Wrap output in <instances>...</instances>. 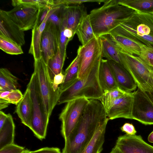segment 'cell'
Here are the masks:
<instances>
[{
  "label": "cell",
  "instance_id": "1",
  "mask_svg": "<svg viewBox=\"0 0 153 153\" xmlns=\"http://www.w3.org/2000/svg\"><path fill=\"white\" fill-rule=\"evenodd\" d=\"M100 101L89 100L76 126L65 140L62 153H80L94 135L99 126L108 118Z\"/></svg>",
  "mask_w": 153,
  "mask_h": 153
},
{
  "label": "cell",
  "instance_id": "2",
  "mask_svg": "<svg viewBox=\"0 0 153 153\" xmlns=\"http://www.w3.org/2000/svg\"><path fill=\"white\" fill-rule=\"evenodd\" d=\"M101 7L94 9L89 14L94 33L97 38L108 35L124 23L135 12L120 5L117 0H106Z\"/></svg>",
  "mask_w": 153,
  "mask_h": 153
},
{
  "label": "cell",
  "instance_id": "3",
  "mask_svg": "<svg viewBox=\"0 0 153 153\" xmlns=\"http://www.w3.org/2000/svg\"><path fill=\"white\" fill-rule=\"evenodd\" d=\"M102 59L97 62L86 78L82 79H77L70 86L60 92L57 104L66 103L81 98L99 100L103 93L98 76Z\"/></svg>",
  "mask_w": 153,
  "mask_h": 153
},
{
  "label": "cell",
  "instance_id": "4",
  "mask_svg": "<svg viewBox=\"0 0 153 153\" xmlns=\"http://www.w3.org/2000/svg\"><path fill=\"white\" fill-rule=\"evenodd\" d=\"M120 63L128 71L137 87L153 105V68L140 57L122 50L118 51Z\"/></svg>",
  "mask_w": 153,
  "mask_h": 153
},
{
  "label": "cell",
  "instance_id": "5",
  "mask_svg": "<svg viewBox=\"0 0 153 153\" xmlns=\"http://www.w3.org/2000/svg\"><path fill=\"white\" fill-rule=\"evenodd\" d=\"M120 33L147 46H153V14L135 11L114 28Z\"/></svg>",
  "mask_w": 153,
  "mask_h": 153
},
{
  "label": "cell",
  "instance_id": "6",
  "mask_svg": "<svg viewBox=\"0 0 153 153\" xmlns=\"http://www.w3.org/2000/svg\"><path fill=\"white\" fill-rule=\"evenodd\" d=\"M27 88L30 91L32 103V115L29 128L38 139L45 138L49 118L45 113L40 97L36 73L32 75Z\"/></svg>",
  "mask_w": 153,
  "mask_h": 153
},
{
  "label": "cell",
  "instance_id": "7",
  "mask_svg": "<svg viewBox=\"0 0 153 153\" xmlns=\"http://www.w3.org/2000/svg\"><path fill=\"white\" fill-rule=\"evenodd\" d=\"M34 71L36 75L39 93L43 108L47 115L50 117L53 108L57 104L60 90L54 91L47 65L42 57L39 59L34 60Z\"/></svg>",
  "mask_w": 153,
  "mask_h": 153
},
{
  "label": "cell",
  "instance_id": "8",
  "mask_svg": "<svg viewBox=\"0 0 153 153\" xmlns=\"http://www.w3.org/2000/svg\"><path fill=\"white\" fill-rule=\"evenodd\" d=\"M89 100L81 98L66 103L59 115L61 133L65 140L75 128L83 114Z\"/></svg>",
  "mask_w": 153,
  "mask_h": 153
},
{
  "label": "cell",
  "instance_id": "9",
  "mask_svg": "<svg viewBox=\"0 0 153 153\" xmlns=\"http://www.w3.org/2000/svg\"><path fill=\"white\" fill-rule=\"evenodd\" d=\"M79 57L80 70L78 79L86 78L97 62L102 58L101 42L95 37L85 45L79 46L77 51Z\"/></svg>",
  "mask_w": 153,
  "mask_h": 153
},
{
  "label": "cell",
  "instance_id": "10",
  "mask_svg": "<svg viewBox=\"0 0 153 153\" xmlns=\"http://www.w3.org/2000/svg\"><path fill=\"white\" fill-rule=\"evenodd\" d=\"M41 9L34 7L21 5L16 6L7 13L11 19L24 31L34 28Z\"/></svg>",
  "mask_w": 153,
  "mask_h": 153
},
{
  "label": "cell",
  "instance_id": "11",
  "mask_svg": "<svg viewBox=\"0 0 153 153\" xmlns=\"http://www.w3.org/2000/svg\"><path fill=\"white\" fill-rule=\"evenodd\" d=\"M133 93L131 119L145 125H153V105L139 88Z\"/></svg>",
  "mask_w": 153,
  "mask_h": 153
},
{
  "label": "cell",
  "instance_id": "12",
  "mask_svg": "<svg viewBox=\"0 0 153 153\" xmlns=\"http://www.w3.org/2000/svg\"><path fill=\"white\" fill-rule=\"evenodd\" d=\"M41 46L42 58L47 65L49 60L56 53L59 47L58 29L48 21L42 33Z\"/></svg>",
  "mask_w": 153,
  "mask_h": 153
},
{
  "label": "cell",
  "instance_id": "13",
  "mask_svg": "<svg viewBox=\"0 0 153 153\" xmlns=\"http://www.w3.org/2000/svg\"><path fill=\"white\" fill-rule=\"evenodd\" d=\"M115 146L122 153H153V146L145 142L140 135L120 136Z\"/></svg>",
  "mask_w": 153,
  "mask_h": 153
},
{
  "label": "cell",
  "instance_id": "14",
  "mask_svg": "<svg viewBox=\"0 0 153 153\" xmlns=\"http://www.w3.org/2000/svg\"><path fill=\"white\" fill-rule=\"evenodd\" d=\"M24 31L21 30L11 19L7 11L0 10V36L20 46L25 43Z\"/></svg>",
  "mask_w": 153,
  "mask_h": 153
},
{
  "label": "cell",
  "instance_id": "15",
  "mask_svg": "<svg viewBox=\"0 0 153 153\" xmlns=\"http://www.w3.org/2000/svg\"><path fill=\"white\" fill-rule=\"evenodd\" d=\"M133 93H127L117 100L106 113L109 120L118 118L132 119L131 111Z\"/></svg>",
  "mask_w": 153,
  "mask_h": 153
},
{
  "label": "cell",
  "instance_id": "16",
  "mask_svg": "<svg viewBox=\"0 0 153 153\" xmlns=\"http://www.w3.org/2000/svg\"><path fill=\"white\" fill-rule=\"evenodd\" d=\"M108 61L117 86L127 93L135 91L137 85L131 74L123 66L112 60Z\"/></svg>",
  "mask_w": 153,
  "mask_h": 153
},
{
  "label": "cell",
  "instance_id": "17",
  "mask_svg": "<svg viewBox=\"0 0 153 153\" xmlns=\"http://www.w3.org/2000/svg\"><path fill=\"white\" fill-rule=\"evenodd\" d=\"M108 35L117 48L131 54L140 55L144 44L120 33L115 29Z\"/></svg>",
  "mask_w": 153,
  "mask_h": 153
},
{
  "label": "cell",
  "instance_id": "18",
  "mask_svg": "<svg viewBox=\"0 0 153 153\" xmlns=\"http://www.w3.org/2000/svg\"><path fill=\"white\" fill-rule=\"evenodd\" d=\"M58 6H56L53 7L43 22L39 26L36 24L32 29V39L29 53L33 56L34 60L39 59L42 57L41 42L42 33L49 17L56 10Z\"/></svg>",
  "mask_w": 153,
  "mask_h": 153
},
{
  "label": "cell",
  "instance_id": "19",
  "mask_svg": "<svg viewBox=\"0 0 153 153\" xmlns=\"http://www.w3.org/2000/svg\"><path fill=\"white\" fill-rule=\"evenodd\" d=\"M65 11L67 27L71 30L75 35L78 27L88 15L86 8L83 5H66Z\"/></svg>",
  "mask_w": 153,
  "mask_h": 153
},
{
  "label": "cell",
  "instance_id": "20",
  "mask_svg": "<svg viewBox=\"0 0 153 153\" xmlns=\"http://www.w3.org/2000/svg\"><path fill=\"white\" fill-rule=\"evenodd\" d=\"M15 112L21 122L29 128L32 115V103L30 90L27 89L23 97L16 105Z\"/></svg>",
  "mask_w": 153,
  "mask_h": 153
},
{
  "label": "cell",
  "instance_id": "21",
  "mask_svg": "<svg viewBox=\"0 0 153 153\" xmlns=\"http://www.w3.org/2000/svg\"><path fill=\"white\" fill-rule=\"evenodd\" d=\"M108 118L97 128L92 138L80 153H101L103 149Z\"/></svg>",
  "mask_w": 153,
  "mask_h": 153
},
{
  "label": "cell",
  "instance_id": "22",
  "mask_svg": "<svg viewBox=\"0 0 153 153\" xmlns=\"http://www.w3.org/2000/svg\"><path fill=\"white\" fill-rule=\"evenodd\" d=\"M99 79L104 92L114 89L117 87L112 71L108 60L102 59L99 71Z\"/></svg>",
  "mask_w": 153,
  "mask_h": 153
},
{
  "label": "cell",
  "instance_id": "23",
  "mask_svg": "<svg viewBox=\"0 0 153 153\" xmlns=\"http://www.w3.org/2000/svg\"><path fill=\"white\" fill-rule=\"evenodd\" d=\"M15 130L14 123L12 115L9 113L3 126L0 128V149L14 143Z\"/></svg>",
  "mask_w": 153,
  "mask_h": 153
},
{
  "label": "cell",
  "instance_id": "24",
  "mask_svg": "<svg viewBox=\"0 0 153 153\" xmlns=\"http://www.w3.org/2000/svg\"><path fill=\"white\" fill-rule=\"evenodd\" d=\"M80 70L79 57L78 54L71 62L64 73L63 83L59 86L60 92L72 85L78 78Z\"/></svg>",
  "mask_w": 153,
  "mask_h": 153
},
{
  "label": "cell",
  "instance_id": "25",
  "mask_svg": "<svg viewBox=\"0 0 153 153\" xmlns=\"http://www.w3.org/2000/svg\"><path fill=\"white\" fill-rule=\"evenodd\" d=\"M102 44V55L109 60L120 63L117 48L111 40L108 35L99 37Z\"/></svg>",
  "mask_w": 153,
  "mask_h": 153
},
{
  "label": "cell",
  "instance_id": "26",
  "mask_svg": "<svg viewBox=\"0 0 153 153\" xmlns=\"http://www.w3.org/2000/svg\"><path fill=\"white\" fill-rule=\"evenodd\" d=\"M118 3L140 12L153 14V0H117Z\"/></svg>",
  "mask_w": 153,
  "mask_h": 153
},
{
  "label": "cell",
  "instance_id": "27",
  "mask_svg": "<svg viewBox=\"0 0 153 153\" xmlns=\"http://www.w3.org/2000/svg\"><path fill=\"white\" fill-rule=\"evenodd\" d=\"M76 34L82 45H85L91 39L96 37L89 15L88 14L84 18L77 29Z\"/></svg>",
  "mask_w": 153,
  "mask_h": 153
},
{
  "label": "cell",
  "instance_id": "28",
  "mask_svg": "<svg viewBox=\"0 0 153 153\" xmlns=\"http://www.w3.org/2000/svg\"><path fill=\"white\" fill-rule=\"evenodd\" d=\"M18 79L7 68L0 69V91L17 89Z\"/></svg>",
  "mask_w": 153,
  "mask_h": 153
},
{
  "label": "cell",
  "instance_id": "29",
  "mask_svg": "<svg viewBox=\"0 0 153 153\" xmlns=\"http://www.w3.org/2000/svg\"><path fill=\"white\" fill-rule=\"evenodd\" d=\"M65 60L59 47L56 53L49 60L47 64L48 74L52 82L54 76L62 72Z\"/></svg>",
  "mask_w": 153,
  "mask_h": 153
},
{
  "label": "cell",
  "instance_id": "30",
  "mask_svg": "<svg viewBox=\"0 0 153 153\" xmlns=\"http://www.w3.org/2000/svg\"><path fill=\"white\" fill-rule=\"evenodd\" d=\"M127 93L117 87L111 90L104 92L99 100L107 113L112 107L115 101Z\"/></svg>",
  "mask_w": 153,
  "mask_h": 153
},
{
  "label": "cell",
  "instance_id": "31",
  "mask_svg": "<svg viewBox=\"0 0 153 153\" xmlns=\"http://www.w3.org/2000/svg\"><path fill=\"white\" fill-rule=\"evenodd\" d=\"M12 5L15 7L18 6H33L42 9L54 7L53 0H13Z\"/></svg>",
  "mask_w": 153,
  "mask_h": 153
},
{
  "label": "cell",
  "instance_id": "32",
  "mask_svg": "<svg viewBox=\"0 0 153 153\" xmlns=\"http://www.w3.org/2000/svg\"><path fill=\"white\" fill-rule=\"evenodd\" d=\"M0 48L5 53L11 55L23 53L21 46L1 36H0Z\"/></svg>",
  "mask_w": 153,
  "mask_h": 153
},
{
  "label": "cell",
  "instance_id": "33",
  "mask_svg": "<svg viewBox=\"0 0 153 153\" xmlns=\"http://www.w3.org/2000/svg\"><path fill=\"white\" fill-rule=\"evenodd\" d=\"M23 97V95L19 89L0 91V99L8 103L17 105Z\"/></svg>",
  "mask_w": 153,
  "mask_h": 153
},
{
  "label": "cell",
  "instance_id": "34",
  "mask_svg": "<svg viewBox=\"0 0 153 153\" xmlns=\"http://www.w3.org/2000/svg\"><path fill=\"white\" fill-rule=\"evenodd\" d=\"M66 9V7H65ZM67 26L66 11L62 21L61 25L58 30L59 47L62 56L65 60L66 56V49L69 41L64 35L63 31L66 27Z\"/></svg>",
  "mask_w": 153,
  "mask_h": 153
},
{
  "label": "cell",
  "instance_id": "35",
  "mask_svg": "<svg viewBox=\"0 0 153 153\" xmlns=\"http://www.w3.org/2000/svg\"><path fill=\"white\" fill-rule=\"evenodd\" d=\"M66 6L62 4L59 5L56 10L51 14L47 21L56 26L58 30L64 15Z\"/></svg>",
  "mask_w": 153,
  "mask_h": 153
},
{
  "label": "cell",
  "instance_id": "36",
  "mask_svg": "<svg viewBox=\"0 0 153 153\" xmlns=\"http://www.w3.org/2000/svg\"><path fill=\"white\" fill-rule=\"evenodd\" d=\"M146 63L153 68V46L144 45L139 56Z\"/></svg>",
  "mask_w": 153,
  "mask_h": 153
},
{
  "label": "cell",
  "instance_id": "37",
  "mask_svg": "<svg viewBox=\"0 0 153 153\" xmlns=\"http://www.w3.org/2000/svg\"><path fill=\"white\" fill-rule=\"evenodd\" d=\"M106 0H54V5L58 6L60 5H69V4H81L85 2H97L100 4L104 2Z\"/></svg>",
  "mask_w": 153,
  "mask_h": 153
},
{
  "label": "cell",
  "instance_id": "38",
  "mask_svg": "<svg viewBox=\"0 0 153 153\" xmlns=\"http://www.w3.org/2000/svg\"><path fill=\"white\" fill-rule=\"evenodd\" d=\"M25 148L14 143L8 145L0 149V153H22Z\"/></svg>",
  "mask_w": 153,
  "mask_h": 153
},
{
  "label": "cell",
  "instance_id": "39",
  "mask_svg": "<svg viewBox=\"0 0 153 153\" xmlns=\"http://www.w3.org/2000/svg\"><path fill=\"white\" fill-rule=\"evenodd\" d=\"M64 78L65 76L62 72L54 76L52 82L53 87L54 91H56L59 89V85L63 83Z\"/></svg>",
  "mask_w": 153,
  "mask_h": 153
},
{
  "label": "cell",
  "instance_id": "40",
  "mask_svg": "<svg viewBox=\"0 0 153 153\" xmlns=\"http://www.w3.org/2000/svg\"><path fill=\"white\" fill-rule=\"evenodd\" d=\"M120 129L123 132L129 135H134L137 133L134 125L129 123H126L120 128Z\"/></svg>",
  "mask_w": 153,
  "mask_h": 153
},
{
  "label": "cell",
  "instance_id": "41",
  "mask_svg": "<svg viewBox=\"0 0 153 153\" xmlns=\"http://www.w3.org/2000/svg\"><path fill=\"white\" fill-rule=\"evenodd\" d=\"M30 153H62V152L59 148L46 147L35 151H30Z\"/></svg>",
  "mask_w": 153,
  "mask_h": 153
},
{
  "label": "cell",
  "instance_id": "42",
  "mask_svg": "<svg viewBox=\"0 0 153 153\" xmlns=\"http://www.w3.org/2000/svg\"><path fill=\"white\" fill-rule=\"evenodd\" d=\"M52 8L47 7L41 9L36 24L38 26H39L43 22Z\"/></svg>",
  "mask_w": 153,
  "mask_h": 153
},
{
  "label": "cell",
  "instance_id": "43",
  "mask_svg": "<svg viewBox=\"0 0 153 153\" xmlns=\"http://www.w3.org/2000/svg\"><path fill=\"white\" fill-rule=\"evenodd\" d=\"M64 35L68 39L69 42L71 40L74 35L72 30L66 27L63 31Z\"/></svg>",
  "mask_w": 153,
  "mask_h": 153
},
{
  "label": "cell",
  "instance_id": "44",
  "mask_svg": "<svg viewBox=\"0 0 153 153\" xmlns=\"http://www.w3.org/2000/svg\"><path fill=\"white\" fill-rule=\"evenodd\" d=\"M7 116V114H6L2 111H0V128L3 126Z\"/></svg>",
  "mask_w": 153,
  "mask_h": 153
},
{
  "label": "cell",
  "instance_id": "45",
  "mask_svg": "<svg viewBox=\"0 0 153 153\" xmlns=\"http://www.w3.org/2000/svg\"><path fill=\"white\" fill-rule=\"evenodd\" d=\"M9 104L4 100L0 99V110L5 108L7 107Z\"/></svg>",
  "mask_w": 153,
  "mask_h": 153
},
{
  "label": "cell",
  "instance_id": "46",
  "mask_svg": "<svg viewBox=\"0 0 153 153\" xmlns=\"http://www.w3.org/2000/svg\"><path fill=\"white\" fill-rule=\"evenodd\" d=\"M109 153H122L120 150L115 146L112 149Z\"/></svg>",
  "mask_w": 153,
  "mask_h": 153
},
{
  "label": "cell",
  "instance_id": "47",
  "mask_svg": "<svg viewBox=\"0 0 153 153\" xmlns=\"http://www.w3.org/2000/svg\"><path fill=\"white\" fill-rule=\"evenodd\" d=\"M148 139L149 142L153 143V131L149 135Z\"/></svg>",
  "mask_w": 153,
  "mask_h": 153
},
{
  "label": "cell",
  "instance_id": "48",
  "mask_svg": "<svg viewBox=\"0 0 153 153\" xmlns=\"http://www.w3.org/2000/svg\"><path fill=\"white\" fill-rule=\"evenodd\" d=\"M30 151L28 149H26L25 150V151L24 152L22 153H30Z\"/></svg>",
  "mask_w": 153,
  "mask_h": 153
}]
</instances>
